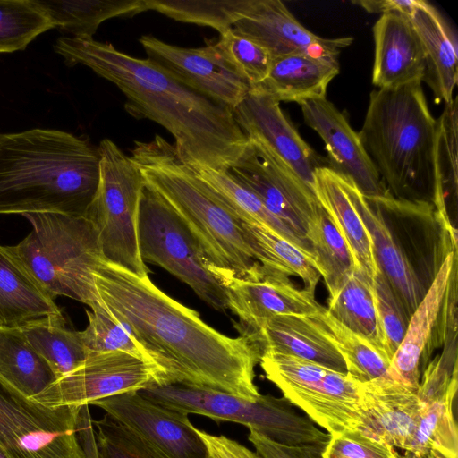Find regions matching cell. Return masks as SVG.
Wrapping results in <instances>:
<instances>
[{"label": "cell", "instance_id": "cell-25", "mask_svg": "<svg viewBox=\"0 0 458 458\" xmlns=\"http://www.w3.org/2000/svg\"><path fill=\"white\" fill-rule=\"evenodd\" d=\"M410 18L425 54L422 81L431 89L436 103L447 104L458 81L456 39L438 11L426 1L419 0Z\"/></svg>", "mask_w": 458, "mask_h": 458}, {"label": "cell", "instance_id": "cell-28", "mask_svg": "<svg viewBox=\"0 0 458 458\" xmlns=\"http://www.w3.org/2000/svg\"><path fill=\"white\" fill-rule=\"evenodd\" d=\"M316 197L348 245L356 267L373 279L378 267L369 232L344 188L341 176L327 165L315 172Z\"/></svg>", "mask_w": 458, "mask_h": 458}, {"label": "cell", "instance_id": "cell-1", "mask_svg": "<svg viewBox=\"0 0 458 458\" xmlns=\"http://www.w3.org/2000/svg\"><path fill=\"white\" fill-rule=\"evenodd\" d=\"M93 276L101 305L157 369V385L209 387L245 399L260 394L254 369L261 352L246 337L218 332L148 276H138L106 260Z\"/></svg>", "mask_w": 458, "mask_h": 458}, {"label": "cell", "instance_id": "cell-18", "mask_svg": "<svg viewBox=\"0 0 458 458\" xmlns=\"http://www.w3.org/2000/svg\"><path fill=\"white\" fill-rule=\"evenodd\" d=\"M233 29L265 47L273 59L292 54L337 59L352 43L351 37L328 38L310 32L280 0H251Z\"/></svg>", "mask_w": 458, "mask_h": 458}, {"label": "cell", "instance_id": "cell-46", "mask_svg": "<svg viewBox=\"0 0 458 458\" xmlns=\"http://www.w3.org/2000/svg\"><path fill=\"white\" fill-rule=\"evenodd\" d=\"M248 439L261 458H323L327 445H282L252 429H249Z\"/></svg>", "mask_w": 458, "mask_h": 458}, {"label": "cell", "instance_id": "cell-22", "mask_svg": "<svg viewBox=\"0 0 458 458\" xmlns=\"http://www.w3.org/2000/svg\"><path fill=\"white\" fill-rule=\"evenodd\" d=\"M373 36L372 83L377 89L422 81L425 54L409 16L399 13L381 14L373 27Z\"/></svg>", "mask_w": 458, "mask_h": 458}, {"label": "cell", "instance_id": "cell-32", "mask_svg": "<svg viewBox=\"0 0 458 458\" xmlns=\"http://www.w3.org/2000/svg\"><path fill=\"white\" fill-rule=\"evenodd\" d=\"M327 310L338 322L388 358L376 310L372 279L362 271L355 269L337 294L330 298Z\"/></svg>", "mask_w": 458, "mask_h": 458}, {"label": "cell", "instance_id": "cell-17", "mask_svg": "<svg viewBox=\"0 0 458 458\" xmlns=\"http://www.w3.org/2000/svg\"><path fill=\"white\" fill-rule=\"evenodd\" d=\"M233 112L248 139L261 141L315 192V172L326 163L301 137L278 101L250 89Z\"/></svg>", "mask_w": 458, "mask_h": 458}, {"label": "cell", "instance_id": "cell-47", "mask_svg": "<svg viewBox=\"0 0 458 458\" xmlns=\"http://www.w3.org/2000/svg\"><path fill=\"white\" fill-rule=\"evenodd\" d=\"M197 432L211 458H261L256 452L225 436L212 435L198 428Z\"/></svg>", "mask_w": 458, "mask_h": 458}, {"label": "cell", "instance_id": "cell-6", "mask_svg": "<svg viewBox=\"0 0 458 458\" xmlns=\"http://www.w3.org/2000/svg\"><path fill=\"white\" fill-rule=\"evenodd\" d=\"M31 231L14 248L55 299L65 296L89 308L99 301L93 272L104 259L98 232L85 216L22 215Z\"/></svg>", "mask_w": 458, "mask_h": 458}, {"label": "cell", "instance_id": "cell-4", "mask_svg": "<svg viewBox=\"0 0 458 458\" xmlns=\"http://www.w3.org/2000/svg\"><path fill=\"white\" fill-rule=\"evenodd\" d=\"M131 153L144 183L182 219L219 280L260 276L262 266L255 259L240 220L209 193L174 144L156 135L149 141H135Z\"/></svg>", "mask_w": 458, "mask_h": 458}, {"label": "cell", "instance_id": "cell-49", "mask_svg": "<svg viewBox=\"0 0 458 458\" xmlns=\"http://www.w3.org/2000/svg\"><path fill=\"white\" fill-rule=\"evenodd\" d=\"M352 3L371 13H399L411 17L419 0H358Z\"/></svg>", "mask_w": 458, "mask_h": 458}, {"label": "cell", "instance_id": "cell-11", "mask_svg": "<svg viewBox=\"0 0 458 458\" xmlns=\"http://www.w3.org/2000/svg\"><path fill=\"white\" fill-rule=\"evenodd\" d=\"M81 406L48 407L0 382V448L7 458H85L76 432Z\"/></svg>", "mask_w": 458, "mask_h": 458}, {"label": "cell", "instance_id": "cell-44", "mask_svg": "<svg viewBox=\"0 0 458 458\" xmlns=\"http://www.w3.org/2000/svg\"><path fill=\"white\" fill-rule=\"evenodd\" d=\"M372 290L386 354L391 360L405 335L410 316L379 268L372 279Z\"/></svg>", "mask_w": 458, "mask_h": 458}, {"label": "cell", "instance_id": "cell-7", "mask_svg": "<svg viewBox=\"0 0 458 458\" xmlns=\"http://www.w3.org/2000/svg\"><path fill=\"white\" fill-rule=\"evenodd\" d=\"M139 393L159 405L215 421L246 426L282 445L327 444L330 435L306 416L300 415L283 397L259 394L245 399L209 387L180 384H150Z\"/></svg>", "mask_w": 458, "mask_h": 458}, {"label": "cell", "instance_id": "cell-14", "mask_svg": "<svg viewBox=\"0 0 458 458\" xmlns=\"http://www.w3.org/2000/svg\"><path fill=\"white\" fill-rule=\"evenodd\" d=\"M157 448L167 458H211L188 413L164 407L139 391L91 403Z\"/></svg>", "mask_w": 458, "mask_h": 458}, {"label": "cell", "instance_id": "cell-21", "mask_svg": "<svg viewBox=\"0 0 458 458\" xmlns=\"http://www.w3.org/2000/svg\"><path fill=\"white\" fill-rule=\"evenodd\" d=\"M456 252L451 251L444 259L426 294L411 315L405 335L391 360L390 377L416 389L420 384L422 357L443 344L439 317Z\"/></svg>", "mask_w": 458, "mask_h": 458}, {"label": "cell", "instance_id": "cell-31", "mask_svg": "<svg viewBox=\"0 0 458 458\" xmlns=\"http://www.w3.org/2000/svg\"><path fill=\"white\" fill-rule=\"evenodd\" d=\"M54 28L72 38H93L99 25L148 11L145 0H36Z\"/></svg>", "mask_w": 458, "mask_h": 458}, {"label": "cell", "instance_id": "cell-40", "mask_svg": "<svg viewBox=\"0 0 458 458\" xmlns=\"http://www.w3.org/2000/svg\"><path fill=\"white\" fill-rule=\"evenodd\" d=\"M55 29L36 0H0V53L24 50L40 34Z\"/></svg>", "mask_w": 458, "mask_h": 458}, {"label": "cell", "instance_id": "cell-19", "mask_svg": "<svg viewBox=\"0 0 458 458\" xmlns=\"http://www.w3.org/2000/svg\"><path fill=\"white\" fill-rule=\"evenodd\" d=\"M229 310L239 318L235 327L242 334L254 331L277 315H314L323 310L315 295L296 288L286 275L266 268L256 279L224 277Z\"/></svg>", "mask_w": 458, "mask_h": 458}, {"label": "cell", "instance_id": "cell-26", "mask_svg": "<svg viewBox=\"0 0 458 458\" xmlns=\"http://www.w3.org/2000/svg\"><path fill=\"white\" fill-rule=\"evenodd\" d=\"M341 178L344 190L369 232L378 268L411 317L428 289L394 248L389 231L377 209L352 181Z\"/></svg>", "mask_w": 458, "mask_h": 458}, {"label": "cell", "instance_id": "cell-12", "mask_svg": "<svg viewBox=\"0 0 458 458\" xmlns=\"http://www.w3.org/2000/svg\"><path fill=\"white\" fill-rule=\"evenodd\" d=\"M249 140L244 155L228 171L270 213L307 240L308 225L320 205L314 191L261 141Z\"/></svg>", "mask_w": 458, "mask_h": 458}, {"label": "cell", "instance_id": "cell-9", "mask_svg": "<svg viewBox=\"0 0 458 458\" xmlns=\"http://www.w3.org/2000/svg\"><path fill=\"white\" fill-rule=\"evenodd\" d=\"M138 239L144 262L171 273L213 309L222 312L229 309L226 288L210 271L197 239L172 207L145 183L140 200Z\"/></svg>", "mask_w": 458, "mask_h": 458}, {"label": "cell", "instance_id": "cell-16", "mask_svg": "<svg viewBox=\"0 0 458 458\" xmlns=\"http://www.w3.org/2000/svg\"><path fill=\"white\" fill-rule=\"evenodd\" d=\"M300 106L304 123L325 143L329 168L352 181L367 198L390 194L367 154L359 132L333 103L325 97L306 100Z\"/></svg>", "mask_w": 458, "mask_h": 458}, {"label": "cell", "instance_id": "cell-10", "mask_svg": "<svg viewBox=\"0 0 458 458\" xmlns=\"http://www.w3.org/2000/svg\"><path fill=\"white\" fill-rule=\"evenodd\" d=\"M259 363L283 396L330 436L355 430L360 384L348 373L270 351L261 352Z\"/></svg>", "mask_w": 458, "mask_h": 458}, {"label": "cell", "instance_id": "cell-42", "mask_svg": "<svg viewBox=\"0 0 458 458\" xmlns=\"http://www.w3.org/2000/svg\"><path fill=\"white\" fill-rule=\"evenodd\" d=\"M88 326L80 335L89 353L123 352L150 362L126 329L109 315L100 301L86 310Z\"/></svg>", "mask_w": 458, "mask_h": 458}, {"label": "cell", "instance_id": "cell-2", "mask_svg": "<svg viewBox=\"0 0 458 458\" xmlns=\"http://www.w3.org/2000/svg\"><path fill=\"white\" fill-rule=\"evenodd\" d=\"M54 50L66 65L87 66L114 84L126 97V110L169 131L179 157L191 166L228 170L250 146L233 109L189 89L147 58L94 38L60 37Z\"/></svg>", "mask_w": 458, "mask_h": 458}, {"label": "cell", "instance_id": "cell-29", "mask_svg": "<svg viewBox=\"0 0 458 458\" xmlns=\"http://www.w3.org/2000/svg\"><path fill=\"white\" fill-rule=\"evenodd\" d=\"M191 167L209 193L235 217L243 222L267 226L312 259L310 243L270 213L262 201L228 170L206 166Z\"/></svg>", "mask_w": 458, "mask_h": 458}, {"label": "cell", "instance_id": "cell-51", "mask_svg": "<svg viewBox=\"0 0 458 458\" xmlns=\"http://www.w3.org/2000/svg\"><path fill=\"white\" fill-rule=\"evenodd\" d=\"M0 458H7L5 454L3 452V450L0 448Z\"/></svg>", "mask_w": 458, "mask_h": 458}, {"label": "cell", "instance_id": "cell-24", "mask_svg": "<svg viewBox=\"0 0 458 458\" xmlns=\"http://www.w3.org/2000/svg\"><path fill=\"white\" fill-rule=\"evenodd\" d=\"M64 315L14 246L0 244V327H21L47 316Z\"/></svg>", "mask_w": 458, "mask_h": 458}, {"label": "cell", "instance_id": "cell-15", "mask_svg": "<svg viewBox=\"0 0 458 458\" xmlns=\"http://www.w3.org/2000/svg\"><path fill=\"white\" fill-rule=\"evenodd\" d=\"M147 59L197 93L235 108L250 87L221 58L214 44L198 48L170 45L149 35L140 37Z\"/></svg>", "mask_w": 458, "mask_h": 458}, {"label": "cell", "instance_id": "cell-3", "mask_svg": "<svg viewBox=\"0 0 458 458\" xmlns=\"http://www.w3.org/2000/svg\"><path fill=\"white\" fill-rule=\"evenodd\" d=\"M100 178L98 146L57 129L0 133V215L85 216Z\"/></svg>", "mask_w": 458, "mask_h": 458}, {"label": "cell", "instance_id": "cell-43", "mask_svg": "<svg viewBox=\"0 0 458 458\" xmlns=\"http://www.w3.org/2000/svg\"><path fill=\"white\" fill-rule=\"evenodd\" d=\"M93 426L100 458H167L106 413Z\"/></svg>", "mask_w": 458, "mask_h": 458}, {"label": "cell", "instance_id": "cell-50", "mask_svg": "<svg viewBox=\"0 0 458 458\" xmlns=\"http://www.w3.org/2000/svg\"><path fill=\"white\" fill-rule=\"evenodd\" d=\"M403 458H414V457L405 454V456ZM420 458H436V457H435L434 454L428 453V454H424L423 456H421Z\"/></svg>", "mask_w": 458, "mask_h": 458}, {"label": "cell", "instance_id": "cell-37", "mask_svg": "<svg viewBox=\"0 0 458 458\" xmlns=\"http://www.w3.org/2000/svg\"><path fill=\"white\" fill-rule=\"evenodd\" d=\"M310 316L337 349L344 360L347 373L353 380L362 384L377 378L390 377V360L338 322L325 307Z\"/></svg>", "mask_w": 458, "mask_h": 458}, {"label": "cell", "instance_id": "cell-33", "mask_svg": "<svg viewBox=\"0 0 458 458\" xmlns=\"http://www.w3.org/2000/svg\"><path fill=\"white\" fill-rule=\"evenodd\" d=\"M306 238L315 267L334 297L357 268L352 254L331 216L319 205L310 219Z\"/></svg>", "mask_w": 458, "mask_h": 458}, {"label": "cell", "instance_id": "cell-38", "mask_svg": "<svg viewBox=\"0 0 458 458\" xmlns=\"http://www.w3.org/2000/svg\"><path fill=\"white\" fill-rule=\"evenodd\" d=\"M456 393L421 405L419 422L406 455L420 458L433 453L441 458H458L457 426L453 412Z\"/></svg>", "mask_w": 458, "mask_h": 458}, {"label": "cell", "instance_id": "cell-39", "mask_svg": "<svg viewBox=\"0 0 458 458\" xmlns=\"http://www.w3.org/2000/svg\"><path fill=\"white\" fill-rule=\"evenodd\" d=\"M251 0H145L147 10L186 23L211 27L220 34L233 28Z\"/></svg>", "mask_w": 458, "mask_h": 458}, {"label": "cell", "instance_id": "cell-23", "mask_svg": "<svg viewBox=\"0 0 458 458\" xmlns=\"http://www.w3.org/2000/svg\"><path fill=\"white\" fill-rule=\"evenodd\" d=\"M241 335L256 344L260 352L291 355L347 373L341 354L312 316L277 315L264 321L258 329Z\"/></svg>", "mask_w": 458, "mask_h": 458}, {"label": "cell", "instance_id": "cell-27", "mask_svg": "<svg viewBox=\"0 0 458 458\" xmlns=\"http://www.w3.org/2000/svg\"><path fill=\"white\" fill-rule=\"evenodd\" d=\"M339 73L337 59L292 54L273 59L266 79L251 89L275 100L296 102L325 98L328 84Z\"/></svg>", "mask_w": 458, "mask_h": 458}, {"label": "cell", "instance_id": "cell-13", "mask_svg": "<svg viewBox=\"0 0 458 458\" xmlns=\"http://www.w3.org/2000/svg\"><path fill=\"white\" fill-rule=\"evenodd\" d=\"M158 380L157 369L123 352L89 353L72 372L31 399L48 407L91 404L126 392L140 391Z\"/></svg>", "mask_w": 458, "mask_h": 458}, {"label": "cell", "instance_id": "cell-30", "mask_svg": "<svg viewBox=\"0 0 458 458\" xmlns=\"http://www.w3.org/2000/svg\"><path fill=\"white\" fill-rule=\"evenodd\" d=\"M57 379L20 327H0V382L32 398Z\"/></svg>", "mask_w": 458, "mask_h": 458}, {"label": "cell", "instance_id": "cell-34", "mask_svg": "<svg viewBox=\"0 0 458 458\" xmlns=\"http://www.w3.org/2000/svg\"><path fill=\"white\" fill-rule=\"evenodd\" d=\"M20 328L57 378L80 367L89 355L80 331L67 327L64 315L34 319Z\"/></svg>", "mask_w": 458, "mask_h": 458}, {"label": "cell", "instance_id": "cell-8", "mask_svg": "<svg viewBox=\"0 0 458 458\" xmlns=\"http://www.w3.org/2000/svg\"><path fill=\"white\" fill-rule=\"evenodd\" d=\"M99 184L85 217L95 226L104 259L138 276H148L138 239L144 180L139 168L113 140L98 144Z\"/></svg>", "mask_w": 458, "mask_h": 458}, {"label": "cell", "instance_id": "cell-5", "mask_svg": "<svg viewBox=\"0 0 458 458\" xmlns=\"http://www.w3.org/2000/svg\"><path fill=\"white\" fill-rule=\"evenodd\" d=\"M421 82L372 90L359 134L394 198L434 206L437 121Z\"/></svg>", "mask_w": 458, "mask_h": 458}, {"label": "cell", "instance_id": "cell-35", "mask_svg": "<svg viewBox=\"0 0 458 458\" xmlns=\"http://www.w3.org/2000/svg\"><path fill=\"white\" fill-rule=\"evenodd\" d=\"M240 224L255 259L264 267L298 276L303 289L315 295L320 275L309 256L265 225L242 220Z\"/></svg>", "mask_w": 458, "mask_h": 458}, {"label": "cell", "instance_id": "cell-41", "mask_svg": "<svg viewBox=\"0 0 458 458\" xmlns=\"http://www.w3.org/2000/svg\"><path fill=\"white\" fill-rule=\"evenodd\" d=\"M213 44L225 63L250 89L267 76L273 58L265 47L253 39L232 28L220 34L219 39Z\"/></svg>", "mask_w": 458, "mask_h": 458}, {"label": "cell", "instance_id": "cell-20", "mask_svg": "<svg viewBox=\"0 0 458 458\" xmlns=\"http://www.w3.org/2000/svg\"><path fill=\"white\" fill-rule=\"evenodd\" d=\"M359 384L360 406L355 430L408 452L421 411L417 389L391 377Z\"/></svg>", "mask_w": 458, "mask_h": 458}, {"label": "cell", "instance_id": "cell-48", "mask_svg": "<svg viewBox=\"0 0 458 458\" xmlns=\"http://www.w3.org/2000/svg\"><path fill=\"white\" fill-rule=\"evenodd\" d=\"M77 438L85 458H100L97 444L93 420L89 405L81 406L76 424Z\"/></svg>", "mask_w": 458, "mask_h": 458}, {"label": "cell", "instance_id": "cell-36", "mask_svg": "<svg viewBox=\"0 0 458 458\" xmlns=\"http://www.w3.org/2000/svg\"><path fill=\"white\" fill-rule=\"evenodd\" d=\"M458 100L445 104L437 121L434 149L436 210L450 221V206L456 207L458 185Z\"/></svg>", "mask_w": 458, "mask_h": 458}, {"label": "cell", "instance_id": "cell-45", "mask_svg": "<svg viewBox=\"0 0 458 458\" xmlns=\"http://www.w3.org/2000/svg\"><path fill=\"white\" fill-rule=\"evenodd\" d=\"M323 458H403L394 447L369 438L357 430L330 436Z\"/></svg>", "mask_w": 458, "mask_h": 458}]
</instances>
